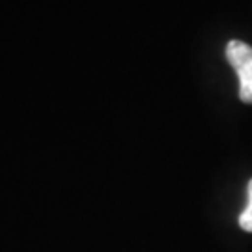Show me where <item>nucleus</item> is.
Here are the masks:
<instances>
[{
	"label": "nucleus",
	"instance_id": "f03ea898",
	"mask_svg": "<svg viewBox=\"0 0 252 252\" xmlns=\"http://www.w3.org/2000/svg\"><path fill=\"white\" fill-rule=\"evenodd\" d=\"M247 194H249V202H247V207L243 209V213L239 215V226L243 228L245 232H251L252 234V180L249 181Z\"/></svg>",
	"mask_w": 252,
	"mask_h": 252
},
{
	"label": "nucleus",
	"instance_id": "f257e3e1",
	"mask_svg": "<svg viewBox=\"0 0 252 252\" xmlns=\"http://www.w3.org/2000/svg\"><path fill=\"white\" fill-rule=\"evenodd\" d=\"M226 58L239 77V97L243 103H252V47L232 39L226 47Z\"/></svg>",
	"mask_w": 252,
	"mask_h": 252
}]
</instances>
